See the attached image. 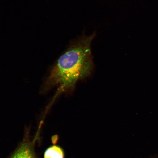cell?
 <instances>
[{
    "label": "cell",
    "mask_w": 158,
    "mask_h": 158,
    "mask_svg": "<svg viewBox=\"0 0 158 158\" xmlns=\"http://www.w3.org/2000/svg\"><path fill=\"white\" fill-rule=\"evenodd\" d=\"M44 158H64V151L58 146L49 147L45 152Z\"/></svg>",
    "instance_id": "obj_3"
},
{
    "label": "cell",
    "mask_w": 158,
    "mask_h": 158,
    "mask_svg": "<svg viewBox=\"0 0 158 158\" xmlns=\"http://www.w3.org/2000/svg\"><path fill=\"white\" fill-rule=\"evenodd\" d=\"M34 142L23 141L10 158H35L33 144Z\"/></svg>",
    "instance_id": "obj_2"
},
{
    "label": "cell",
    "mask_w": 158,
    "mask_h": 158,
    "mask_svg": "<svg viewBox=\"0 0 158 158\" xmlns=\"http://www.w3.org/2000/svg\"><path fill=\"white\" fill-rule=\"evenodd\" d=\"M95 35L82 37L61 55L45 81V90L58 86L59 94L72 89L78 81L89 76L94 67L90 46Z\"/></svg>",
    "instance_id": "obj_1"
}]
</instances>
